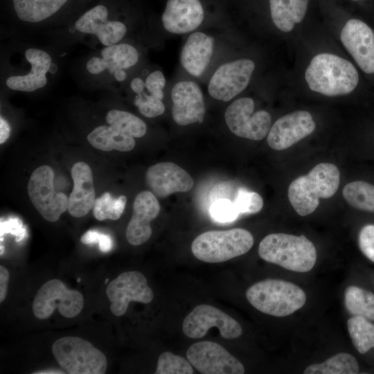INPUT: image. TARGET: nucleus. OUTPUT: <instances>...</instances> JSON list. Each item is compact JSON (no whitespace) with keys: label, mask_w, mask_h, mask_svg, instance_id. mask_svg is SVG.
Wrapping results in <instances>:
<instances>
[{"label":"nucleus","mask_w":374,"mask_h":374,"mask_svg":"<svg viewBox=\"0 0 374 374\" xmlns=\"http://www.w3.org/2000/svg\"><path fill=\"white\" fill-rule=\"evenodd\" d=\"M305 78L311 90L327 96L348 94L359 82L353 64L330 53L315 55L305 70Z\"/></svg>","instance_id":"nucleus-1"},{"label":"nucleus","mask_w":374,"mask_h":374,"mask_svg":"<svg viewBox=\"0 0 374 374\" xmlns=\"http://www.w3.org/2000/svg\"><path fill=\"white\" fill-rule=\"evenodd\" d=\"M340 173L338 168L330 163L315 166L307 175H302L290 184L289 201L301 216L312 213L319 204V199H328L338 190Z\"/></svg>","instance_id":"nucleus-2"},{"label":"nucleus","mask_w":374,"mask_h":374,"mask_svg":"<svg viewBox=\"0 0 374 374\" xmlns=\"http://www.w3.org/2000/svg\"><path fill=\"white\" fill-rule=\"evenodd\" d=\"M258 254L266 262L296 272L310 271L317 260L314 244L303 235L269 234L260 242Z\"/></svg>","instance_id":"nucleus-3"},{"label":"nucleus","mask_w":374,"mask_h":374,"mask_svg":"<svg viewBox=\"0 0 374 374\" xmlns=\"http://www.w3.org/2000/svg\"><path fill=\"white\" fill-rule=\"evenodd\" d=\"M246 297L260 312L279 317L292 314L306 301L305 293L301 287L290 282L273 278L252 285L247 289Z\"/></svg>","instance_id":"nucleus-4"},{"label":"nucleus","mask_w":374,"mask_h":374,"mask_svg":"<svg viewBox=\"0 0 374 374\" xmlns=\"http://www.w3.org/2000/svg\"><path fill=\"white\" fill-rule=\"evenodd\" d=\"M253 244V237L249 231L235 228L201 233L193 241L191 251L198 260L216 263L247 253Z\"/></svg>","instance_id":"nucleus-5"},{"label":"nucleus","mask_w":374,"mask_h":374,"mask_svg":"<svg viewBox=\"0 0 374 374\" xmlns=\"http://www.w3.org/2000/svg\"><path fill=\"white\" fill-rule=\"evenodd\" d=\"M52 353L60 366L69 374H104L107 360L103 352L89 341L78 337L57 339Z\"/></svg>","instance_id":"nucleus-6"},{"label":"nucleus","mask_w":374,"mask_h":374,"mask_svg":"<svg viewBox=\"0 0 374 374\" xmlns=\"http://www.w3.org/2000/svg\"><path fill=\"white\" fill-rule=\"evenodd\" d=\"M84 307L82 294L75 290L69 289L59 279H51L39 289L34 298L32 309L39 319L49 318L57 308L66 318L78 316Z\"/></svg>","instance_id":"nucleus-7"},{"label":"nucleus","mask_w":374,"mask_h":374,"mask_svg":"<svg viewBox=\"0 0 374 374\" xmlns=\"http://www.w3.org/2000/svg\"><path fill=\"white\" fill-rule=\"evenodd\" d=\"M54 172L47 166L36 168L28 184L29 198L42 217L51 222L57 221L68 209V197L54 188Z\"/></svg>","instance_id":"nucleus-8"},{"label":"nucleus","mask_w":374,"mask_h":374,"mask_svg":"<svg viewBox=\"0 0 374 374\" xmlns=\"http://www.w3.org/2000/svg\"><path fill=\"white\" fill-rule=\"evenodd\" d=\"M253 111L254 101L251 98L233 101L224 112L229 130L239 137L253 141L263 139L271 128V116L265 110Z\"/></svg>","instance_id":"nucleus-9"},{"label":"nucleus","mask_w":374,"mask_h":374,"mask_svg":"<svg viewBox=\"0 0 374 374\" xmlns=\"http://www.w3.org/2000/svg\"><path fill=\"white\" fill-rule=\"evenodd\" d=\"M217 328L221 336L231 339L242 332L240 323L220 309L206 304L197 305L185 317L182 323L184 334L190 338H202L211 328Z\"/></svg>","instance_id":"nucleus-10"},{"label":"nucleus","mask_w":374,"mask_h":374,"mask_svg":"<svg viewBox=\"0 0 374 374\" xmlns=\"http://www.w3.org/2000/svg\"><path fill=\"white\" fill-rule=\"evenodd\" d=\"M106 294L111 303L110 310L116 317L126 312L130 302L148 304L154 297L145 276L138 271L121 274L107 285Z\"/></svg>","instance_id":"nucleus-11"},{"label":"nucleus","mask_w":374,"mask_h":374,"mask_svg":"<svg viewBox=\"0 0 374 374\" xmlns=\"http://www.w3.org/2000/svg\"><path fill=\"white\" fill-rule=\"evenodd\" d=\"M190 363L203 374H243L242 364L216 342L203 341L186 351Z\"/></svg>","instance_id":"nucleus-12"},{"label":"nucleus","mask_w":374,"mask_h":374,"mask_svg":"<svg viewBox=\"0 0 374 374\" xmlns=\"http://www.w3.org/2000/svg\"><path fill=\"white\" fill-rule=\"evenodd\" d=\"M255 69L249 59H239L220 66L208 84V91L214 99L229 101L248 85Z\"/></svg>","instance_id":"nucleus-13"},{"label":"nucleus","mask_w":374,"mask_h":374,"mask_svg":"<svg viewBox=\"0 0 374 374\" xmlns=\"http://www.w3.org/2000/svg\"><path fill=\"white\" fill-rule=\"evenodd\" d=\"M315 127L311 114L298 110L279 118L271 127L267 141L274 150H285L312 134Z\"/></svg>","instance_id":"nucleus-14"},{"label":"nucleus","mask_w":374,"mask_h":374,"mask_svg":"<svg viewBox=\"0 0 374 374\" xmlns=\"http://www.w3.org/2000/svg\"><path fill=\"white\" fill-rule=\"evenodd\" d=\"M172 116L179 125L202 123L206 112L204 96L199 85L193 81H181L171 91Z\"/></svg>","instance_id":"nucleus-15"},{"label":"nucleus","mask_w":374,"mask_h":374,"mask_svg":"<svg viewBox=\"0 0 374 374\" xmlns=\"http://www.w3.org/2000/svg\"><path fill=\"white\" fill-rule=\"evenodd\" d=\"M342 44L366 73H374V34L364 21L351 19L341 30Z\"/></svg>","instance_id":"nucleus-16"},{"label":"nucleus","mask_w":374,"mask_h":374,"mask_svg":"<svg viewBox=\"0 0 374 374\" xmlns=\"http://www.w3.org/2000/svg\"><path fill=\"white\" fill-rule=\"evenodd\" d=\"M147 185L157 197L189 191L194 181L188 172L176 163L161 162L151 166L145 173Z\"/></svg>","instance_id":"nucleus-17"},{"label":"nucleus","mask_w":374,"mask_h":374,"mask_svg":"<svg viewBox=\"0 0 374 374\" xmlns=\"http://www.w3.org/2000/svg\"><path fill=\"white\" fill-rule=\"evenodd\" d=\"M159 211V203L152 192L144 190L136 196L133 213L125 231L130 244L139 246L150 239L152 235L150 222L157 217Z\"/></svg>","instance_id":"nucleus-18"},{"label":"nucleus","mask_w":374,"mask_h":374,"mask_svg":"<svg viewBox=\"0 0 374 374\" xmlns=\"http://www.w3.org/2000/svg\"><path fill=\"white\" fill-rule=\"evenodd\" d=\"M75 27L80 33L95 35L105 46L117 44L127 33L123 23L108 20L107 8L103 5H98L84 12L76 21Z\"/></svg>","instance_id":"nucleus-19"},{"label":"nucleus","mask_w":374,"mask_h":374,"mask_svg":"<svg viewBox=\"0 0 374 374\" xmlns=\"http://www.w3.org/2000/svg\"><path fill=\"white\" fill-rule=\"evenodd\" d=\"M204 17L199 0H168L161 21L168 32L184 34L199 27Z\"/></svg>","instance_id":"nucleus-20"},{"label":"nucleus","mask_w":374,"mask_h":374,"mask_svg":"<svg viewBox=\"0 0 374 374\" xmlns=\"http://www.w3.org/2000/svg\"><path fill=\"white\" fill-rule=\"evenodd\" d=\"M71 174L73 188L68 197L67 211L71 216L81 217L89 212L96 200L92 171L88 164L80 161L73 166Z\"/></svg>","instance_id":"nucleus-21"},{"label":"nucleus","mask_w":374,"mask_h":374,"mask_svg":"<svg viewBox=\"0 0 374 374\" xmlns=\"http://www.w3.org/2000/svg\"><path fill=\"white\" fill-rule=\"evenodd\" d=\"M25 57L31 65V71L24 75H12L6 81L10 89L30 92L44 87L47 84L46 73L48 71L52 60L44 51L30 48L25 51Z\"/></svg>","instance_id":"nucleus-22"},{"label":"nucleus","mask_w":374,"mask_h":374,"mask_svg":"<svg viewBox=\"0 0 374 374\" xmlns=\"http://www.w3.org/2000/svg\"><path fill=\"white\" fill-rule=\"evenodd\" d=\"M213 37L202 32L189 35L180 55L184 69L195 77L201 76L210 63L213 52Z\"/></svg>","instance_id":"nucleus-23"},{"label":"nucleus","mask_w":374,"mask_h":374,"mask_svg":"<svg viewBox=\"0 0 374 374\" xmlns=\"http://www.w3.org/2000/svg\"><path fill=\"white\" fill-rule=\"evenodd\" d=\"M308 4V0H269L273 23L280 30L290 32L303 19Z\"/></svg>","instance_id":"nucleus-24"},{"label":"nucleus","mask_w":374,"mask_h":374,"mask_svg":"<svg viewBox=\"0 0 374 374\" xmlns=\"http://www.w3.org/2000/svg\"><path fill=\"white\" fill-rule=\"evenodd\" d=\"M89 143L103 151H131L135 146L134 138L110 125H100L87 136Z\"/></svg>","instance_id":"nucleus-25"},{"label":"nucleus","mask_w":374,"mask_h":374,"mask_svg":"<svg viewBox=\"0 0 374 374\" xmlns=\"http://www.w3.org/2000/svg\"><path fill=\"white\" fill-rule=\"evenodd\" d=\"M68 0H12L18 18L24 21L37 23L56 13Z\"/></svg>","instance_id":"nucleus-26"},{"label":"nucleus","mask_w":374,"mask_h":374,"mask_svg":"<svg viewBox=\"0 0 374 374\" xmlns=\"http://www.w3.org/2000/svg\"><path fill=\"white\" fill-rule=\"evenodd\" d=\"M344 303L353 316L374 321V294L357 286H349L344 293Z\"/></svg>","instance_id":"nucleus-27"},{"label":"nucleus","mask_w":374,"mask_h":374,"mask_svg":"<svg viewBox=\"0 0 374 374\" xmlns=\"http://www.w3.org/2000/svg\"><path fill=\"white\" fill-rule=\"evenodd\" d=\"M101 56L107 64V70L112 74L116 70L125 69L134 66L139 60V53L132 45L121 43L106 46Z\"/></svg>","instance_id":"nucleus-28"},{"label":"nucleus","mask_w":374,"mask_h":374,"mask_svg":"<svg viewBox=\"0 0 374 374\" xmlns=\"http://www.w3.org/2000/svg\"><path fill=\"white\" fill-rule=\"evenodd\" d=\"M359 367L355 357L350 354L341 353L325 362L308 366L305 374H356Z\"/></svg>","instance_id":"nucleus-29"},{"label":"nucleus","mask_w":374,"mask_h":374,"mask_svg":"<svg viewBox=\"0 0 374 374\" xmlns=\"http://www.w3.org/2000/svg\"><path fill=\"white\" fill-rule=\"evenodd\" d=\"M342 194L353 208L374 213V185L364 181H352L344 187Z\"/></svg>","instance_id":"nucleus-30"},{"label":"nucleus","mask_w":374,"mask_h":374,"mask_svg":"<svg viewBox=\"0 0 374 374\" xmlns=\"http://www.w3.org/2000/svg\"><path fill=\"white\" fill-rule=\"evenodd\" d=\"M353 346L360 354L374 348V323L364 317L353 316L347 321Z\"/></svg>","instance_id":"nucleus-31"},{"label":"nucleus","mask_w":374,"mask_h":374,"mask_svg":"<svg viewBox=\"0 0 374 374\" xmlns=\"http://www.w3.org/2000/svg\"><path fill=\"white\" fill-rule=\"evenodd\" d=\"M107 124L134 138H141L147 132L145 122L132 113L112 109L106 115Z\"/></svg>","instance_id":"nucleus-32"},{"label":"nucleus","mask_w":374,"mask_h":374,"mask_svg":"<svg viewBox=\"0 0 374 374\" xmlns=\"http://www.w3.org/2000/svg\"><path fill=\"white\" fill-rule=\"evenodd\" d=\"M126 202L127 197L125 195L114 199L109 193L106 192L96 199L92 208L93 215L99 221L116 220L122 215Z\"/></svg>","instance_id":"nucleus-33"},{"label":"nucleus","mask_w":374,"mask_h":374,"mask_svg":"<svg viewBox=\"0 0 374 374\" xmlns=\"http://www.w3.org/2000/svg\"><path fill=\"white\" fill-rule=\"evenodd\" d=\"M192 364L185 358L170 352L160 355L155 374H193Z\"/></svg>","instance_id":"nucleus-34"},{"label":"nucleus","mask_w":374,"mask_h":374,"mask_svg":"<svg viewBox=\"0 0 374 374\" xmlns=\"http://www.w3.org/2000/svg\"><path fill=\"white\" fill-rule=\"evenodd\" d=\"M240 214H253L259 212L263 206V199L257 193L240 189L233 200Z\"/></svg>","instance_id":"nucleus-35"},{"label":"nucleus","mask_w":374,"mask_h":374,"mask_svg":"<svg viewBox=\"0 0 374 374\" xmlns=\"http://www.w3.org/2000/svg\"><path fill=\"white\" fill-rule=\"evenodd\" d=\"M134 103L139 112L147 118H155L165 112L162 100L147 93L145 90L136 95Z\"/></svg>","instance_id":"nucleus-36"},{"label":"nucleus","mask_w":374,"mask_h":374,"mask_svg":"<svg viewBox=\"0 0 374 374\" xmlns=\"http://www.w3.org/2000/svg\"><path fill=\"white\" fill-rule=\"evenodd\" d=\"M209 213L212 218L219 222H233L240 215L233 201L226 198L214 201L210 206Z\"/></svg>","instance_id":"nucleus-37"},{"label":"nucleus","mask_w":374,"mask_h":374,"mask_svg":"<svg viewBox=\"0 0 374 374\" xmlns=\"http://www.w3.org/2000/svg\"><path fill=\"white\" fill-rule=\"evenodd\" d=\"M358 244L363 254L374 262V224H367L362 228Z\"/></svg>","instance_id":"nucleus-38"},{"label":"nucleus","mask_w":374,"mask_h":374,"mask_svg":"<svg viewBox=\"0 0 374 374\" xmlns=\"http://www.w3.org/2000/svg\"><path fill=\"white\" fill-rule=\"evenodd\" d=\"M166 85V78L160 71L150 73L146 78L145 86L149 93L162 100L163 98V89Z\"/></svg>","instance_id":"nucleus-39"},{"label":"nucleus","mask_w":374,"mask_h":374,"mask_svg":"<svg viewBox=\"0 0 374 374\" xmlns=\"http://www.w3.org/2000/svg\"><path fill=\"white\" fill-rule=\"evenodd\" d=\"M6 233H11L15 235L16 242H20L26 235V229L23 226L21 221L17 217H10L7 220H1L0 235L1 238Z\"/></svg>","instance_id":"nucleus-40"},{"label":"nucleus","mask_w":374,"mask_h":374,"mask_svg":"<svg viewBox=\"0 0 374 374\" xmlns=\"http://www.w3.org/2000/svg\"><path fill=\"white\" fill-rule=\"evenodd\" d=\"M87 70L93 75H98L107 70V64L103 57H92L86 64Z\"/></svg>","instance_id":"nucleus-41"},{"label":"nucleus","mask_w":374,"mask_h":374,"mask_svg":"<svg viewBox=\"0 0 374 374\" xmlns=\"http://www.w3.org/2000/svg\"><path fill=\"white\" fill-rule=\"evenodd\" d=\"M10 274L8 270L3 266H0V302L2 303L8 292Z\"/></svg>","instance_id":"nucleus-42"},{"label":"nucleus","mask_w":374,"mask_h":374,"mask_svg":"<svg viewBox=\"0 0 374 374\" xmlns=\"http://www.w3.org/2000/svg\"><path fill=\"white\" fill-rule=\"evenodd\" d=\"M102 233L96 230H89L82 235L80 241L85 244L98 243Z\"/></svg>","instance_id":"nucleus-43"},{"label":"nucleus","mask_w":374,"mask_h":374,"mask_svg":"<svg viewBox=\"0 0 374 374\" xmlns=\"http://www.w3.org/2000/svg\"><path fill=\"white\" fill-rule=\"evenodd\" d=\"M98 246L102 252L106 253L109 251L113 247V241L111 236L108 234L102 233Z\"/></svg>","instance_id":"nucleus-44"},{"label":"nucleus","mask_w":374,"mask_h":374,"mask_svg":"<svg viewBox=\"0 0 374 374\" xmlns=\"http://www.w3.org/2000/svg\"><path fill=\"white\" fill-rule=\"evenodd\" d=\"M10 128L8 122L1 116L0 118V143L3 144L10 136Z\"/></svg>","instance_id":"nucleus-45"},{"label":"nucleus","mask_w":374,"mask_h":374,"mask_svg":"<svg viewBox=\"0 0 374 374\" xmlns=\"http://www.w3.org/2000/svg\"><path fill=\"white\" fill-rule=\"evenodd\" d=\"M130 87L136 94L141 93L145 89V82L140 78H134L130 82Z\"/></svg>","instance_id":"nucleus-46"},{"label":"nucleus","mask_w":374,"mask_h":374,"mask_svg":"<svg viewBox=\"0 0 374 374\" xmlns=\"http://www.w3.org/2000/svg\"><path fill=\"white\" fill-rule=\"evenodd\" d=\"M113 75L115 80L118 82H123L127 78V73L124 69L116 70Z\"/></svg>","instance_id":"nucleus-47"},{"label":"nucleus","mask_w":374,"mask_h":374,"mask_svg":"<svg viewBox=\"0 0 374 374\" xmlns=\"http://www.w3.org/2000/svg\"><path fill=\"white\" fill-rule=\"evenodd\" d=\"M33 373H35V374H49V373H51V374H63V373H65V372L60 371L59 370L50 369V370L40 371L39 372L37 371V372H34Z\"/></svg>","instance_id":"nucleus-48"},{"label":"nucleus","mask_w":374,"mask_h":374,"mask_svg":"<svg viewBox=\"0 0 374 374\" xmlns=\"http://www.w3.org/2000/svg\"><path fill=\"white\" fill-rule=\"evenodd\" d=\"M3 251H4V247H3V246H2V244H1V253H0V254L2 255L3 253Z\"/></svg>","instance_id":"nucleus-49"},{"label":"nucleus","mask_w":374,"mask_h":374,"mask_svg":"<svg viewBox=\"0 0 374 374\" xmlns=\"http://www.w3.org/2000/svg\"><path fill=\"white\" fill-rule=\"evenodd\" d=\"M108 282V279H106L105 280V283H107Z\"/></svg>","instance_id":"nucleus-50"},{"label":"nucleus","mask_w":374,"mask_h":374,"mask_svg":"<svg viewBox=\"0 0 374 374\" xmlns=\"http://www.w3.org/2000/svg\"><path fill=\"white\" fill-rule=\"evenodd\" d=\"M352 1H357V0H352Z\"/></svg>","instance_id":"nucleus-51"}]
</instances>
